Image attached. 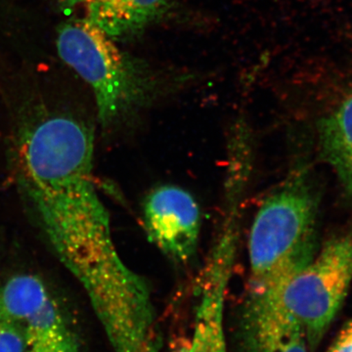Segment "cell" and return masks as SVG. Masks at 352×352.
<instances>
[{"instance_id":"cell-1","label":"cell","mask_w":352,"mask_h":352,"mask_svg":"<svg viewBox=\"0 0 352 352\" xmlns=\"http://www.w3.org/2000/svg\"><path fill=\"white\" fill-rule=\"evenodd\" d=\"M94 154V132L85 122L67 113H44L19 132L16 175L51 248L109 331L152 291L116 248L107 208L95 186Z\"/></svg>"},{"instance_id":"cell-2","label":"cell","mask_w":352,"mask_h":352,"mask_svg":"<svg viewBox=\"0 0 352 352\" xmlns=\"http://www.w3.org/2000/svg\"><path fill=\"white\" fill-rule=\"evenodd\" d=\"M57 50L65 63L91 88L101 127L113 131L159 99L166 83L140 60L85 18L60 25Z\"/></svg>"},{"instance_id":"cell-3","label":"cell","mask_w":352,"mask_h":352,"mask_svg":"<svg viewBox=\"0 0 352 352\" xmlns=\"http://www.w3.org/2000/svg\"><path fill=\"white\" fill-rule=\"evenodd\" d=\"M317 203L300 178L266 198L252 222L248 288L281 286L314 259L317 251Z\"/></svg>"},{"instance_id":"cell-4","label":"cell","mask_w":352,"mask_h":352,"mask_svg":"<svg viewBox=\"0 0 352 352\" xmlns=\"http://www.w3.org/2000/svg\"><path fill=\"white\" fill-rule=\"evenodd\" d=\"M352 282V230L328 240L309 263L282 285L284 305L314 351L340 311Z\"/></svg>"},{"instance_id":"cell-5","label":"cell","mask_w":352,"mask_h":352,"mask_svg":"<svg viewBox=\"0 0 352 352\" xmlns=\"http://www.w3.org/2000/svg\"><path fill=\"white\" fill-rule=\"evenodd\" d=\"M0 312L18 324L27 352H78L56 298L36 275H15L0 286Z\"/></svg>"},{"instance_id":"cell-6","label":"cell","mask_w":352,"mask_h":352,"mask_svg":"<svg viewBox=\"0 0 352 352\" xmlns=\"http://www.w3.org/2000/svg\"><path fill=\"white\" fill-rule=\"evenodd\" d=\"M238 222V215L226 214L219 241L204 272L191 337L183 352H228L224 310L235 261Z\"/></svg>"},{"instance_id":"cell-7","label":"cell","mask_w":352,"mask_h":352,"mask_svg":"<svg viewBox=\"0 0 352 352\" xmlns=\"http://www.w3.org/2000/svg\"><path fill=\"white\" fill-rule=\"evenodd\" d=\"M281 287L248 288L236 317V352H309L302 326L284 305Z\"/></svg>"},{"instance_id":"cell-8","label":"cell","mask_w":352,"mask_h":352,"mask_svg":"<svg viewBox=\"0 0 352 352\" xmlns=\"http://www.w3.org/2000/svg\"><path fill=\"white\" fill-rule=\"evenodd\" d=\"M143 221L150 240L171 261L186 264L195 256L201 214L188 191L175 185L152 190L143 205Z\"/></svg>"},{"instance_id":"cell-9","label":"cell","mask_w":352,"mask_h":352,"mask_svg":"<svg viewBox=\"0 0 352 352\" xmlns=\"http://www.w3.org/2000/svg\"><path fill=\"white\" fill-rule=\"evenodd\" d=\"M173 0H57L63 11L80 10L85 19L113 41L144 31L168 12Z\"/></svg>"},{"instance_id":"cell-10","label":"cell","mask_w":352,"mask_h":352,"mask_svg":"<svg viewBox=\"0 0 352 352\" xmlns=\"http://www.w3.org/2000/svg\"><path fill=\"white\" fill-rule=\"evenodd\" d=\"M321 156L352 198V94L318 126Z\"/></svg>"},{"instance_id":"cell-11","label":"cell","mask_w":352,"mask_h":352,"mask_svg":"<svg viewBox=\"0 0 352 352\" xmlns=\"http://www.w3.org/2000/svg\"><path fill=\"white\" fill-rule=\"evenodd\" d=\"M0 352H27L18 324L0 312Z\"/></svg>"},{"instance_id":"cell-12","label":"cell","mask_w":352,"mask_h":352,"mask_svg":"<svg viewBox=\"0 0 352 352\" xmlns=\"http://www.w3.org/2000/svg\"><path fill=\"white\" fill-rule=\"evenodd\" d=\"M326 352H352V320L342 328Z\"/></svg>"}]
</instances>
